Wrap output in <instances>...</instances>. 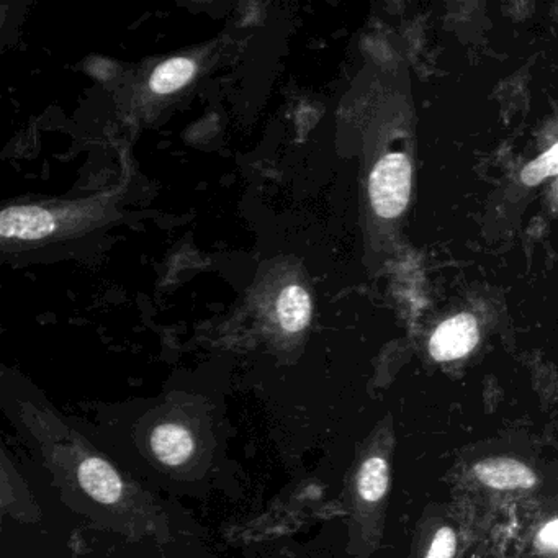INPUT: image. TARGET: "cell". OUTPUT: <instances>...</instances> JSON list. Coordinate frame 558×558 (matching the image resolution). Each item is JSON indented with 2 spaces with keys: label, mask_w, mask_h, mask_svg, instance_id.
Here are the masks:
<instances>
[{
  "label": "cell",
  "mask_w": 558,
  "mask_h": 558,
  "mask_svg": "<svg viewBox=\"0 0 558 558\" xmlns=\"http://www.w3.org/2000/svg\"><path fill=\"white\" fill-rule=\"evenodd\" d=\"M18 416L32 431L36 441H40L46 459L58 468L59 475H64L68 482L81 490L82 495L95 503L115 509L118 514L128 513V508L135 504L136 493L126 485L113 465L90 449L82 437L63 428V423L48 411L38 410L30 401L20 403Z\"/></svg>",
  "instance_id": "cell-1"
},
{
  "label": "cell",
  "mask_w": 558,
  "mask_h": 558,
  "mask_svg": "<svg viewBox=\"0 0 558 558\" xmlns=\"http://www.w3.org/2000/svg\"><path fill=\"white\" fill-rule=\"evenodd\" d=\"M104 210L102 200L30 203L0 210V248L46 243L87 226Z\"/></svg>",
  "instance_id": "cell-2"
},
{
  "label": "cell",
  "mask_w": 558,
  "mask_h": 558,
  "mask_svg": "<svg viewBox=\"0 0 558 558\" xmlns=\"http://www.w3.org/2000/svg\"><path fill=\"white\" fill-rule=\"evenodd\" d=\"M370 200L378 216L396 218L408 205L411 164L405 154H388L375 166L369 184Z\"/></svg>",
  "instance_id": "cell-3"
},
{
  "label": "cell",
  "mask_w": 558,
  "mask_h": 558,
  "mask_svg": "<svg viewBox=\"0 0 558 558\" xmlns=\"http://www.w3.org/2000/svg\"><path fill=\"white\" fill-rule=\"evenodd\" d=\"M478 344L477 321L472 315L454 316L436 329L429 342V351L439 362L460 359L473 351Z\"/></svg>",
  "instance_id": "cell-4"
},
{
  "label": "cell",
  "mask_w": 558,
  "mask_h": 558,
  "mask_svg": "<svg viewBox=\"0 0 558 558\" xmlns=\"http://www.w3.org/2000/svg\"><path fill=\"white\" fill-rule=\"evenodd\" d=\"M475 475L495 490H529L537 483L536 473L513 459L482 460L475 465Z\"/></svg>",
  "instance_id": "cell-5"
},
{
  "label": "cell",
  "mask_w": 558,
  "mask_h": 558,
  "mask_svg": "<svg viewBox=\"0 0 558 558\" xmlns=\"http://www.w3.org/2000/svg\"><path fill=\"white\" fill-rule=\"evenodd\" d=\"M149 446L161 464L179 467L194 454L195 442L192 434L184 426L166 423L151 432Z\"/></svg>",
  "instance_id": "cell-6"
},
{
  "label": "cell",
  "mask_w": 558,
  "mask_h": 558,
  "mask_svg": "<svg viewBox=\"0 0 558 558\" xmlns=\"http://www.w3.org/2000/svg\"><path fill=\"white\" fill-rule=\"evenodd\" d=\"M0 503H4L10 513L22 516L23 519H32L36 514L30 490L23 483L22 477L18 475L2 447H0Z\"/></svg>",
  "instance_id": "cell-7"
},
{
  "label": "cell",
  "mask_w": 558,
  "mask_h": 558,
  "mask_svg": "<svg viewBox=\"0 0 558 558\" xmlns=\"http://www.w3.org/2000/svg\"><path fill=\"white\" fill-rule=\"evenodd\" d=\"M197 64L189 58H171L159 64L149 76L148 87L153 94L169 95L187 86L194 79Z\"/></svg>",
  "instance_id": "cell-8"
},
{
  "label": "cell",
  "mask_w": 558,
  "mask_h": 558,
  "mask_svg": "<svg viewBox=\"0 0 558 558\" xmlns=\"http://www.w3.org/2000/svg\"><path fill=\"white\" fill-rule=\"evenodd\" d=\"M277 315L288 333H300L305 329L311 318V302L305 288L298 285L285 288L277 302Z\"/></svg>",
  "instance_id": "cell-9"
},
{
  "label": "cell",
  "mask_w": 558,
  "mask_h": 558,
  "mask_svg": "<svg viewBox=\"0 0 558 558\" xmlns=\"http://www.w3.org/2000/svg\"><path fill=\"white\" fill-rule=\"evenodd\" d=\"M357 488L365 501L377 503L382 500L388 488V467L385 460L380 457L369 459L362 465L357 480Z\"/></svg>",
  "instance_id": "cell-10"
},
{
  "label": "cell",
  "mask_w": 558,
  "mask_h": 558,
  "mask_svg": "<svg viewBox=\"0 0 558 558\" xmlns=\"http://www.w3.org/2000/svg\"><path fill=\"white\" fill-rule=\"evenodd\" d=\"M558 146L552 144L549 151L540 154L536 161L527 164L522 171L521 179L526 185H537L549 176H557Z\"/></svg>",
  "instance_id": "cell-11"
},
{
  "label": "cell",
  "mask_w": 558,
  "mask_h": 558,
  "mask_svg": "<svg viewBox=\"0 0 558 558\" xmlns=\"http://www.w3.org/2000/svg\"><path fill=\"white\" fill-rule=\"evenodd\" d=\"M455 547H457V539H455L454 531L450 527H442L432 540L431 549L426 558H454Z\"/></svg>",
  "instance_id": "cell-12"
},
{
  "label": "cell",
  "mask_w": 558,
  "mask_h": 558,
  "mask_svg": "<svg viewBox=\"0 0 558 558\" xmlns=\"http://www.w3.org/2000/svg\"><path fill=\"white\" fill-rule=\"evenodd\" d=\"M539 545L544 550H549V552H555L558 547V522L557 519H552V521L547 524V526L542 527V531L539 532Z\"/></svg>",
  "instance_id": "cell-13"
}]
</instances>
